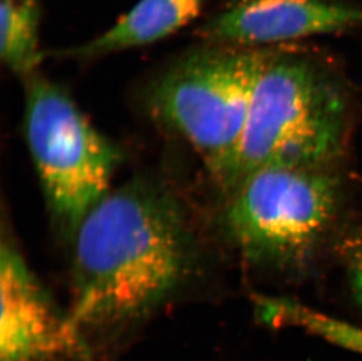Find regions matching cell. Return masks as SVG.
<instances>
[{
    "label": "cell",
    "instance_id": "1",
    "mask_svg": "<svg viewBox=\"0 0 362 361\" xmlns=\"http://www.w3.org/2000/svg\"><path fill=\"white\" fill-rule=\"evenodd\" d=\"M69 318L89 344L136 324L190 278L195 237L174 191L147 178L110 190L73 236Z\"/></svg>",
    "mask_w": 362,
    "mask_h": 361
},
{
    "label": "cell",
    "instance_id": "2",
    "mask_svg": "<svg viewBox=\"0 0 362 361\" xmlns=\"http://www.w3.org/2000/svg\"><path fill=\"white\" fill-rule=\"evenodd\" d=\"M269 55L212 45L175 62L151 86L148 106L185 139L228 193L257 79Z\"/></svg>",
    "mask_w": 362,
    "mask_h": 361
},
{
    "label": "cell",
    "instance_id": "3",
    "mask_svg": "<svg viewBox=\"0 0 362 361\" xmlns=\"http://www.w3.org/2000/svg\"><path fill=\"white\" fill-rule=\"evenodd\" d=\"M345 126L338 93L308 62L269 55L253 89L233 185L260 168H315L338 153Z\"/></svg>",
    "mask_w": 362,
    "mask_h": 361
},
{
    "label": "cell",
    "instance_id": "4",
    "mask_svg": "<svg viewBox=\"0 0 362 361\" xmlns=\"http://www.w3.org/2000/svg\"><path fill=\"white\" fill-rule=\"evenodd\" d=\"M25 135L48 208L73 237L110 193L121 151L93 127L65 88L38 73L25 79Z\"/></svg>",
    "mask_w": 362,
    "mask_h": 361
},
{
    "label": "cell",
    "instance_id": "5",
    "mask_svg": "<svg viewBox=\"0 0 362 361\" xmlns=\"http://www.w3.org/2000/svg\"><path fill=\"white\" fill-rule=\"evenodd\" d=\"M312 169L260 168L230 191L226 225L243 255L283 263L315 246L334 212L337 189Z\"/></svg>",
    "mask_w": 362,
    "mask_h": 361
},
{
    "label": "cell",
    "instance_id": "6",
    "mask_svg": "<svg viewBox=\"0 0 362 361\" xmlns=\"http://www.w3.org/2000/svg\"><path fill=\"white\" fill-rule=\"evenodd\" d=\"M0 361H87L90 346L10 242L0 251Z\"/></svg>",
    "mask_w": 362,
    "mask_h": 361
},
{
    "label": "cell",
    "instance_id": "7",
    "mask_svg": "<svg viewBox=\"0 0 362 361\" xmlns=\"http://www.w3.org/2000/svg\"><path fill=\"white\" fill-rule=\"evenodd\" d=\"M362 7L331 0H237L199 30L209 44L247 47L361 28Z\"/></svg>",
    "mask_w": 362,
    "mask_h": 361
},
{
    "label": "cell",
    "instance_id": "8",
    "mask_svg": "<svg viewBox=\"0 0 362 361\" xmlns=\"http://www.w3.org/2000/svg\"><path fill=\"white\" fill-rule=\"evenodd\" d=\"M204 0H140L106 32L74 47L62 50V58L90 59L153 44L190 24Z\"/></svg>",
    "mask_w": 362,
    "mask_h": 361
},
{
    "label": "cell",
    "instance_id": "9",
    "mask_svg": "<svg viewBox=\"0 0 362 361\" xmlns=\"http://www.w3.org/2000/svg\"><path fill=\"white\" fill-rule=\"evenodd\" d=\"M38 0H0V58L21 78L37 73L42 60L39 46Z\"/></svg>",
    "mask_w": 362,
    "mask_h": 361
},
{
    "label": "cell",
    "instance_id": "10",
    "mask_svg": "<svg viewBox=\"0 0 362 361\" xmlns=\"http://www.w3.org/2000/svg\"><path fill=\"white\" fill-rule=\"evenodd\" d=\"M257 311L265 324L271 326L300 325L327 340L334 341L349 350L362 352V330L311 311L291 300L262 298L258 302Z\"/></svg>",
    "mask_w": 362,
    "mask_h": 361
},
{
    "label": "cell",
    "instance_id": "11",
    "mask_svg": "<svg viewBox=\"0 0 362 361\" xmlns=\"http://www.w3.org/2000/svg\"><path fill=\"white\" fill-rule=\"evenodd\" d=\"M352 276L356 297L360 300V303H362V253L356 257V263L353 265Z\"/></svg>",
    "mask_w": 362,
    "mask_h": 361
}]
</instances>
